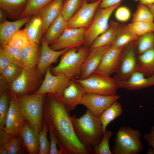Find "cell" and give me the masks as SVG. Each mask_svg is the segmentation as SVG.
<instances>
[{"label":"cell","mask_w":154,"mask_h":154,"mask_svg":"<svg viewBox=\"0 0 154 154\" xmlns=\"http://www.w3.org/2000/svg\"><path fill=\"white\" fill-rule=\"evenodd\" d=\"M141 134L130 127H119L116 134L112 151L114 154H139L144 149Z\"/></svg>","instance_id":"obj_5"},{"label":"cell","mask_w":154,"mask_h":154,"mask_svg":"<svg viewBox=\"0 0 154 154\" xmlns=\"http://www.w3.org/2000/svg\"><path fill=\"white\" fill-rule=\"evenodd\" d=\"M139 55L154 48V32L147 33L141 36L137 45Z\"/></svg>","instance_id":"obj_41"},{"label":"cell","mask_w":154,"mask_h":154,"mask_svg":"<svg viewBox=\"0 0 154 154\" xmlns=\"http://www.w3.org/2000/svg\"><path fill=\"white\" fill-rule=\"evenodd\" d=\"M152 14L154 19V3L147 6Z\"/></svg>","instance_id":"obj_51"},{"label":"cell","mask_w":154,"mask_h":154,"mask_svg":"<svg viewBox=\"0 0 154 154\" xmlns=\"http://www.w3.org/2000/svg\"><path fill=\"white\" fill-rule=\"evenodd\" d=\"M45 94H34L17 98L20 110L25 120L38 136L43 125Z\"/></svg>","instance_id":"obj_4"},{"label":"cell","mask_w":154,"mask_h":154,"mask_svg":"<svg viewBox=\"0 0 154 154\" xmlns=\"http://www.w3.org/2000/svg\"><path fill=\"white\" fill-rule=\"evenodd\" d=\"M121 27L119 24L111 21L108 29L94 40L90 48H93L112 44L115 40Z\"/></svg>","instance_id":"obj_25"},{"label":"cell","mask_w":154,"mask_h":154,"mask_svg":"<svg viewBox=\"0 0 154 154\" xmlns=\"http://www.w3.org/2000/svg\"><path fill=\"white\" fill-rule=\"evenodd\" d=\"M40 51L39 45L34 43L21 49V57L25 68H34L37 65Z\"/></svg>","instance_id":"obj_28"},{"label":"cell","mask_w":154,"mask_h":154,"mask_svg":"<svg viewBox=\"0 0 154 154\" xmlns=\"http://www.w3.org/2000/svg\"><path fill=\"white\" fill-rule=\"evenodd\" d=\"M137 71L149 77L154 75V48L139 55Z\"/></svg>","instance_id":"obj_26"},{"label":"cell","mask_w":154,"mask_h":154,"mask_svg":"<svg viewBox=\"0 0 154 154\" xmlns=\"http://www.w3.org/2000/svg\"><path fill=\"white\" fill-rule=\"evenodd\" d=\"M48 94L43 107L44 120L55 135L61 154L90 153L78 138L70 113L61 98Z\"/></svg>","instance_id":"obj_1"},{"label":"cell","mask_w":154,"mask_h":154,"mask_svg":"<svg viewBox=\"0 0 154 154\" xmlns=\"http://www.w3.org/2000/svg\"><path fill=\"white\" fill-rule=\"evenodd\" d=\"M101 0L89 3L84 0L81 7L68 21L67 28H88L91 24Z\"/></svg>","instance_id":"obj_11"},{"label":"cell","mask_w":154,"mask_h":154,"mask_svg":"<svg viewBox=\"0 0 154 154\" xmlns=\"http://www.w3.org/2000/svg\"><path fill=\"white\" fill-rule=\"evenodd\" d=\"M135 1L139 2L147 6L154 3V0H134Z\"/></svg>","instance_id":"obj_49"},{"label":"cell","mask_w":154,"mask_h":154,"mask_svg":"<svg viewBox=\"0 0 154 154\" xmlns=\"http://www.w3.org/2000/svg\"><path fill=\"white\" fill-rule=\"evenodd\" d=\"M0 154H8L7 151L4 149L0 148Z\"/></svg>","instance_id":"obj_53"},{"label":"cell","mask_w":154,"mask_h":154,"mask_svg":"<svg viewBox=\"0 0 154 154\" xmlns=\"http://www.w3.org/2000/svg\"><path fill=\"white\" fill-rule=\"evenodd\" d=\"M125 27L138 37L154 32V21H132Z\"/></svg>","instance_id":"obj_31"},{"label":"cell","mask_w":154,"mask_h":154,"mask_svg":"<svg viewBox=\"0 0 154 154\" xmlns=\"http://www.w3.org/2000/svg\"><path fill=\"white\" fill-rule=\"evenodd\" d=\"M120 4L97 10L91 24L85 32L83 46L90 48L95 39L106 30L111 15Z\"/></svg>","instance_id":"obj_7"},{"label":"cell","mask_w":154,"mask_h":154,"mask_svg":"<svg viewBox=\"0 0 154 154\" xmlns=\"http://www.w3.org/2000/svg\"><path fill=\"white\" fill-rule=\"evenodd\" d=\"M18 134L23 146L29 154H38V135L28 123H25Z\"/></svg>","instance_id":"obj_22"},{"label":"cell","mask_w":154,"mask_h":154,"mask_svg":"<svg viewBox=\"0 0 154 154\" xmlns=\"http://www.w3.org/2000/svg\"><path fill=\"white\" fill-rule=\"evenodd\" d=\"M0 148L5 150L8 154L20 153L21 146L19 139L15 136H12L0 130Z\"/></svg>","instance_id":"obj_29"},{"label":"cell","mask_w":154,"mask_h":154,"mask_svg":"<svg viewBox=\"0 0 154 154\" xmlns=\"http://www.w3.org/2000/svg\"><path fill=\"white\" fill-rule=\"evenodd\" d=\"M24 28L30 40L33 43L39 45L42 37V22L41 18L34 15L26 24Z\"/></svg>","instance_id":"obj_27"},{"label":"cell","mask_w":154,"mask_h":154,"mask_svg":"<svg viewBox=\"0 0 154 154\" xmlns=\"http://www.w3.org/2000/svg\"><path fill=\"white\" fill-rule=\"evenodd\" d=\"M87 28L66 29L50 47L58 50L78 47L83 45L85 41L84 33Z\"/></svg>","instance_id":"obj_13"},{"label":"cell","mask_w":154,"mask_h":154,"mask_svg":"<svg viewBox=\"0 0 154 154\" xmlns=\"http://www.w3.org/2000/svg\"><path fill=\"white\" fill-rule=\"evenodd\" d=\"M115 80L118 88L125 89L129 91L135 90L154 86V75L147 77L136 71L126 80Z\"/></svg>","instance_id":"obj_19"},{"label":"cell","mask_w":154,"mask_h":154,"mask_svg":"<svg viewBox=\"0 0 154 154\" xmlns=\"http://www.w3.org/2000/svg\"><path fill=\"white\" fill-rule=\"evenodd\" d=\"M138 38L124 27L123 28H121L111 46L116 48H123L130 42L137 40Z\"/></svg>","instance_id":"obj_32"},{"label":"cell","mask_w":154,"mask_h":154,"mask_svg":"<svg viewBox=\"0 0 154 154\" xmlns=\"http://www.w3.org/2000/svg\"><path fill=\"white\" fill-rule=\"evenodd\" d=\"M40 43V51L37 68L39 73L42 74L46 72L51 64L56 62L58 58L69 49L54 50L49 46L44 36L41 38Z\"/></svg>","instance_id":"obj_17"},{"label":"cell","mask_w":154,"mask_h":154,"mask_svg":"<svg viewBox=\"0 0 154 154\" xmlns=\"http://www.w3.org/2000/svg\"><path fill=\"white\" fill-rule=\"evenodd\" d=\"M132 21L153 22L152 14L147 6L139 3L136 9L133 14Z\"/></svg>","instance_id":"obj_37"},{"label":"cell","mask_w":154,"mask_h":154,"mask_svg":"<svg viewBox=\"0 0 154 154\" xmlns=\"http://www.w3.org/2000/svg\"><path fill=\"white\" fill-rule=\"evenodd\" d=\"M117 94L104 95L92 93H85L80 105L86 107L95 116L100 117L104 111L119 98Z\"/></svg>","instance_id":"obj_10"},{"label":"cell","mask_w":154,"mask_h":154,"mask_svg":"<svg viewBox=\"0 0 154 154\" xmlns=\"http://www.w3.org/2000/svg\"><path fill=\"white\" fill-rule=\"evenodd\" d=\"M68 22L61 13L51 23L44 36L49 45L53 44L68 28Z\"/></svg>","instance_id":"obj_24"},{"label":"cell","mask_w":154,"mask_h":154,"mask_svg":"<svg viewBox=\"0 0 154 154\" xmlns=\"http://www.w3.org/2000/svg\"><path fill=\"white\" fill-rule=\"evenodd\" d=\"M6 80L0 74V94H1L6 90L7 83Z\"/></svg>","instance_id":"obj_48"},{"label":"cell","mask_w":154,"mask_h":154,"mask_svg":"<svg viewBox=\"0 0 154 154\" xmlns=\"http://www.w3.org/2000/svg\"><path fill=\"white\" fill-rule=\"evenodd\" d=\"M44 78L35 94H50L61 98L64 89L72 81L63 74H52L49 68L46 70Z\"/></svg>","instance_id":"obj_8"},{"label":"cell","mask_w":154,"mask_h":154,"mask_svg":"<svg viewBox=\"0 0 154 154\" xmlns=\"http://www.w3.org/2000/svg\"><path fill=\"white\" fill-rule=\"evenodd\" d=\"M143 137L147 142L148 145L154 150V126H151L150 132L143 135Z\"/></svg>","instance_id":"obj_45"},{"label":"cell","mask_w":154,"mask_h":154,"mask_svg":"<svg viewBox=\"0 0 154 154\" xmlns=\"http://www.w3.org/2000/svg\"><path fill=\"white\" fill-rule=\"evenodd\" d=\"M27 2V0H0V9L7 18L16 20L20 19Z\"/></svg>","instance_id":"obj_23"},{"label":"cell","mask_w":154,"mask_h":154,"mask_svg":"<svg viewBox=\"0 0 154 154\" xmlns=\"http://www.w3.org/2000/svg\"><path fill=\"white\" fill-rule=\"evenodd\" d=\"M10 63L1 47L0 48V72Z\"/></svg>","instance_id":"obj_46"},{"label":"cell","mask_w":154,"mask_h":154,"mask_svg":"<svg viewBox=\"0 0 154 154\" xmlns=\"http://www.w3.org/2000/svg\"><path fill=\"white\" fill-rule=\"evenodd\" d=\"M73 79L82 86L85 93L112 95L116 94L118 89L114 78L96 72L84 79Z\"/></svg>","instance_id":"obj_6"},{"label":"cell","mask_w":154,"mask_h":154,"mask_svg":"<svg viewBox=\"0 0 154 154\" xmlns=\"http://www.w3.org/2000/svg\"><path fill=\"white\" fill-rule=\"evenodd\" d=\"M64 1L53 0L35 14L41 19L43 34L45 33L50 25L61 12Z\"/></svg>","instance_id":"obj_20"},{"label":"cell","mask_w":154,"mask_h":154,"mask_svg":"<svg viewBox=\"0 0 154 154\" xmlns=\"http://www.w3.org/2000/svg\"><path fill=\"white\" fill-rule=\"evenodd\" d=\"M90 48L80 46L69 49L62 56L59 62L53 68L54 75L63 74L70 79L80 77L83 63Z\"/></svg>","instance_id":"obj_3"},{"label":"cell","mask_w":154,"mask_h":154,"mask_svg":"<svg viewBox=\"0 0 154 154\" xmlns=\"http://www.w3.org/2000/svg\"><path fill=\"white\" fill-rule=\"evenodd\" d=\"M113 134L112 132L106 129L103 133L102 139L99 143L93 149L95 154H112L109 145V141Z\"/></svg>","instance_id":"obj_38"},{"label":"cell","mask_w":154,"mask_h":154,"mask_svg":"<svg viewBox=\"0 0 154 154\" xmlns=\"http://www.w3.org/2000/svg\"><path fill=\"white\" fill-rule=\"evenodd\" d=\"M52 0H27L26 7L20 19L36 14L42 8Z\"/></svg>","instance_id":"obj_36"},{"label":"cell","mask_w":154,"mask_h":154,"mask_svg":"<svg viewBox=\"0 0 154 154\" xmlns=\"http://www.w3.org/2000/svg\"><path fill=\"white\" fill-rule=\"evenodd\" d=\"M112 44L90 48L81 68L80 79H84L94 72L100 65L103 56Z\"/></svg>","instance_id":"obj_16"},{"label":"cell","mask_w":154,"mask_h":154,"mask_svg":"<svg viewBox=\"0 0 154 154\" xmlns=\"http://www.w3.org/2000/svg\"><path fill=\"white\" fill-rule=\"evenodd\" d=\"M131 15L129 9L125 6L118 7L116 9L115 13V17L119 21H127L129 19Z\"/></svg>","instance_id":"obj_43"},{"label":"cell","mask_w":154,"mask_h":154,"mask_svg":"<svg viewBox=\"0 0 154 154\" xmlns=\"http://www.w3.org/2000/svg\"><path fill=\"white\" fill-rule=\"evenodd\" d=\"M7 17L5 13L0 9V23L4 22L7 20Z\"/></svg>","instance_id":"obj_50"},{"label":"cell","mask_w":154,"mask_h":154,"mask_svg":"<svg viewBox=\"0 0 154 154\" xmlns=\"http://www.w3.org/2000/svg\"><path fill=\"white\" fill-rule=\"evenodd\" d=\"M137 58L135 47L132 43L123 54H121L119 67L114 78L117 80H126L137 71Z\"/></svg>","instance_id":"obj_14"},{"label":"cell","mask_w":154,"mask_h":154,"mask_svg":"<svg viewBox=\"0 0 154 154\" xmlns=\"http://www.w3.org/2000/svg\"><path fill=\"white\" fill-rule=\"evenodd\" d=\"M2 47L4 53L11 63L22 68H25L21 59V49L8 44Z\"/></svg>","instance_id":"obj_35"},{"label":"cell","mask_w":154,"mask_h":154,"mask_svg":"<svg viewBox=\"0 0 154 154\" xmlns=\"http://www.w3.org/2000/svg\"><path fill=\"white\" fill-rule=\"evenodd\" d=\"M147 154H154V150L151 147H150L148 149Z\"/></svg>","instance_id":"obj_52"},{"label":"cell","mask_w":154,"mask_h":154,"mask_svg":"<svg viewBox=\"0 0 154 154\" xmlns=\"http://www.w3.org/2000/svg\"><path fill=\"white\" fill-rule=\"evenodd\" d=\"M85 92L82 86L74 79L64 90L61 98L70 113L78 105Z\"/></svg>","instance_id":"obj_18"},{"label":"cell","mask_w":154,"mask_h":154,"mask_svg":"<svg viewBox=\"0 0 154 154\" xmlns=\"http://www.w3.org/2000/svg\"><path fill=\"white\" fill-rule=\"evenodd\" d=\"M33 15H30L14 21L7 20L0 23V45L3 47L8 44L13 36L26 24Z\"/></svg>","instance_id":"obj_21"},{"label":"cell","mask_w":154,"mask_h":154,"mask_svg":"<svg viewBox=\"0 0 154 154\" xmlns=\"http://www.w3.org/2000/svg\"><path fill=\"white\" fill-rule=\"evenodd\" d=\"M48 132L50 139V149L49 154H61L60 150L58 149V142L54 132L49 127Z\"/></svg>","instance_id":"obj_44"},{"label":"cell","mask_w":154,"mask_h":154,"mask_svg":"<svg viewBox=\"0 0 154 154\" xmlns=\"http://www.w3.org/2000/svg\"><path fill=\"white\" fill-rule=\"evenodd\" d=\"M123 48H116L111 46L104 54L94 72L109 76L116 73L119 67Z\"/></svg>","instance_id":"obj_15"},{"label":"cell","mask_w":154,"mask_h":154,"mask_svg":"<svg viewBox=\"0 0 154 154\" xmlns=\"http://www.w3.org/2000/svg\"><path fill=\"white\" fill-rule=\"evenodd\" d=\"M22 69L10 63L0 73L8 82L11 83L19 75Z\"/></svg>","instance_id":"obj_42"},{"label":"cell","mask_w":154,"mask_h":154,"mask_svg":"<svg viewBox=\"0 0 154 154\" xmlns=\"http://www.w3.org/2000/svg\"><path fill=\"white\" fill-rule=\"evenodd\" d=\"M10 96L5 91L0 95V130L3 129L5 119L9 108Z\"/></svg>","instance_id":"obj_40"},{"label":"cell","mask_w":154,"mask_h":154,"mask_svg":"<svg viewBox=\"0 0 154 154\" xmlns=\"http://www.w3.org/2000/svg\"><path fill=\"white\" fill-rule=\"evenodd\" d=\"M38 72L35 68H23L17 77L11 83L12 92L16 96L28 95L35 88L38 80Z\"/></svg>","instance_id":"obj_12"},{"label":"cell","mask_w":154,"mask_h":154,"mask_svg":"<svg viewBox=\"0 0 154 154\" xmlns=\"http://www.w3.org/2000/svg\"><path fill=\"white\" fill-rule=\"evenodd\" d=\"M34 43L29 38L24 28L20 29L13 36L8 44L21 50Z\"/></svg>","instance_id":"obj_33"},{"label":"cell","mask_w":154,"mask_h":154,"mask_svg":"<svg viewBox=\"0 0 154 154\" xmlns=\"http://www.w3.org/2000/svg\"><path fill=\"white\" fill-rule=\"evenodd\" d=\"M25 121L20 110L17 98L12 92L9 108L3 130L7 134L15 136L25 124Z\"/></svg>","instance_id":"obj_9"},{"label":"cell","mask_w":154,"mask_h":154,"mask_svg":"<svg viewBox=\"0 0 154 154\" xmlns=\"http://www.w3.org/2000/svg\"><path fill=\"white\" fill-rule=\"evenodd\" d=\"M123 110L121 105L117 100L104 111L99 117L103 133L111 122L122 115Z\"/></svg>","instance_id":"obj_30"},{"label":"cell","mask_w":154,"mask_h":154,"mask_svg":"<svg viewBox=\"0 0 154 154\" xmlns=\"http://www.w3.org/2000/svg\"><path fill=\"white\" fill-rule=\"evenodd\" d=\"M92 0L94 1H98L99 0Z\"/></svg>","instance_id":"obj_54"},{"label":"cell","mask_w":154,"mask_h":154,"mask_svg":"<svg viewBox=\"0 0 154 154\" xmlns=\"http://www.w3.org/2000/svg\"><path fill=\"white\" fill-rule=\"evenodd\" d=\"M84 0H64L61 13L68 21L79 9Z\"/></svg>","instance_id":"obj_34"},{"label":"cell","mask_w":154,"mask_h":154,"mask_svg":"<svg viewBox=\"0 0 154 154\" xmlns=\"http://www.w3.org/2000/svg\"><path fill=\"white\" fill-rule=\"evenodd\" d=\"M71 117L78 138L90 153H93L94 148L100 142L104 133L99 117L88 109L80 118L76 114Z\"/></svg>","instance_id":"obj_2"},{"label":"cell","mask_w":154,"mask_h":154,"mask_svg":"<svg viewBox=\"0 0 154 154\" xmlns=\"http://www.w3.org/2000/svg\"><path fill=\"white\" fill-rule=\"evenodd\" d=\"M123 0H101L99 6L100 8H105L112 7L119 4Z\"/></svg>","instance_id":"obj_47"},{"label":"cell","mask_w":154,"mask_h":154,"mask_svg":"<svg viewBox=\"0 0 154 154\" xmlns=\"http://www.w3.org/2000/svg\"><path fill=\"white\" fill-rule=\"evenodd\" d=\"M48 129L47 123L44 120L42 128L38 136L39 154H49L50 143L47 137Z\"/></svg>","instance_id":"obj_39"}]
</instances>
